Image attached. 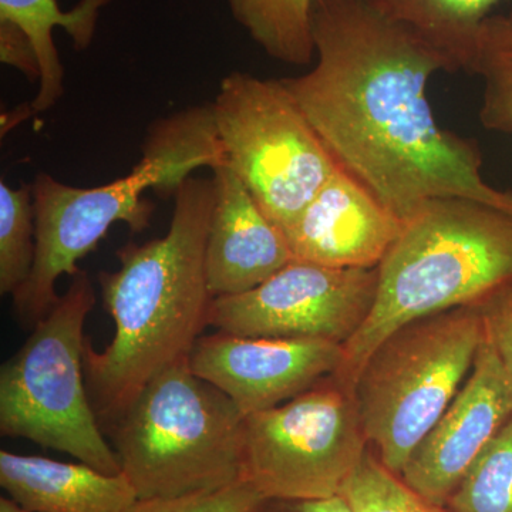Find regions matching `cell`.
<instances>
[{
    "label": "cell",
    "mask_w": 512,
    "mask_h": 512,
    "mask_svg": "<svg viewBox=\"0 0 512 512\" xmlns=\"http://www.w3.org/2000/svg\"><path fill=\"white\" fill-rule=\"evenodd\" d=\"M312 37L313 69L281 82L339 170L403 222L436 198L512 217V191L485 181L476 141L434 119L427 84L446 66L433 49L366 0H315Z\"/></svg>",
    "instance_id": "cell-1"
},
{
    "label": "cell",
    "mask_w": 512,
    "mask_h": 512,
    "mask_svg": "<svg viewBox=\"0 0 512 512\" xmlns=\"http://www.w3.org/2000/svg\"><path fill=\"white\" fill-rule=\"evenodd\" d=\"M170 229L117 251L120 268L101 272L104 305L116 326L107 348L84 346V376L97 419L114 423L163 370L188 359L208 326L207 241L214 180L190 177L175 192Z\"/></svg>",
    "instance_id": "cell-2"
},
{
    "label": "cell",
    "mask_w": 512,
    "mask_h": 512,
    "mask_svg": "<svg viewBox=\"0 0 512 512\" xmlns=\"http://www.w3.org/2000/svg\"><path fill=\"white\" fill-rule=\"evenodd\" d=\"M227 165L211 104L158 120L143 144V157L126 177L94 188L70 187L46 173L32 185L36 255L28 281L13 293L16 316L32 330L59 299L57 279L79 272L80 259L97 247L111 225L148 227L153 205L147 190L177 192L201 167Z\"/></svg>",
    "instance_id": "cell-3"
},
{
    "label": "cell",
    "mask_w": 512,
    "mask_h": 512,
    "mask_svg": "<svg viewBox=\"0 0 512 512\" xmlns=\"http://www.w3.org/2000/svg\"><path fill=\"white\" fill-rule=\"evenodd\" d=\"M512 282V217L467 198L424 202L379 265L369 318L333 379L352 389L373 350L406 323L478 305Z\"/></svg>",
    "instance_id": "cell-4"
},
{
    "label": "cell",
    "mask_w": 512,
    "mask_h": 512,
    "mask_svg": "<svg viewBox=\"0 0 512 512\" xmlns=\"http://www.w3.org/2000/svg\"><path fill=\"white\" fill-rule=\"evenodd\" d=\"M245 416L188 359L163 370L111 424L138 500L211 493L245 480Z\"/></svg>",
    "instance_id": "cell-5"
},
{
    "label": "cell",
    "mask_w": 512,
    "mask_h": 512,
    "mask_svg": "<svg viewBox=\"0 0 512 512\" xmlns=\"http://www.w3.org/2000/svg\"><path fill=\"white\" fill-rule=\"evenodd\" d=\"M483 340L477 306H461L394 330L360 369L352 390L363 431L394 474L460 392Z\"/></svg>",
    "instance_id": "cell-6"
},
{
    "label": "cell",
    "mask_w": 512,
    "mask_h": 512,
    "mask_svg": "<svg viewBox=\"0 0 512 512\" xmlns=\"http://www.w3.org/2000/svg\"><path fill=\"white\" fill-rule=\"evenodd\" d=\"M96 303L79 269L29 339L0 369V431L79 458L101 473L121 471L104 437L84 376V325Z\"/></svg>",
    "instance_id": "cell-7"
},
{
    "label": "cell",
    "mask_w": 512,
    "mask_h": 512,
    "mask_svg": "<svg viewBox=\"0 0 512 512\" xmlns=\"http://www.w3.org/2000/svg\"><path fill=\"white\" fill-rule=\"evenodd\" d=\"M211 106L228 167L288 231L338 170L325 144L281 79L232 72Z\"/></svg>",
    "instance_id": "cell-8"
},
{
    "label": "cell",
    "mask_w": 512,
    "mask_h": 512,
    "mask_svg": "<svg viewBox=\"0 0 512 512\" xmlns=\"http://www.w3.org/2000/svg\"><path fill=\"white\" fill-rule=\"evenodd\" d=\"M245 480L266 501L340 493L366 454L355 394L332 376L274 409L245 416Z\"/></svg>",
    "instance_id": "cell-9"
},
{
    "label": "cell",
    "mask_w": 512,
    "mask_h": 512,
    "mask_svg": "<svg viewBox=\"0 0 512 512\" xmlns=\"http://www.w3.org/2000/svg\"><path fill=\"white\" fill-rule=\"evenodd\" d=\"M377 285L379 266L339 269L292 259L251 291L212 299L208 326L249 338L345 346L369 318Z\"/></svg>",
    "instance_id": "cell-10"
},
{
    "label": "cell",
    "mask_w": 512,
    "mask_h": 512,
    "mask_svg": "<svg viewBox=\"0 0 512 512\" xmlns=\"http://www.w3.org/2000/svg\"><path fill=\"white\" fill-rule=\"evenodd\" d=\"M343 359L345 346L328 340L249 338L217 330L197 340L188 363L248 416L312 389L335 375Z\"/></svg>",
    "instance_id": "cell-11"
},
{
    "label": "cell",
    "mask_w": 512,
    "mask_h": 512,
    "mask_svg": "<svg viewBox=\"0 0 512 512\" xmlns=\"http://www.w3.org/2000/svg\"><path fill=\"white\" fill-rule=\"evenodd\" d=\"M512 417V377L484 338L460 392L400 477L436 507L448 504L478 454Z\"/></svg>",
    "instance_id": "cell-12"
},
{
    "label": "cell",
    "mask_w": 512,
    "mask_h": 512,
    "mask_svg": "<svg viewBox=\"0 0 512 512\" xmlns=\"http://www.w3.org/2000/svg\"><path fill=\"white\" fill-rule=\"evenodd\" d=\"M403 224L338 168L285 235L298 261L373 269L382 264Z\"/></svg>",
    "instance_id": "cell-13"
},
{
    "label": "cell",
    "mask_w": 512,
    "mask_h": 512,
    "mask_svg": "<svg viewBox=\"0 0 512 512\" xmlns=\"http://www.w3.org/2000/svg\"><path fill=\"white\" fill-rule=\"evenodd\" d=\"M214 208L207 241L208 288L214 298L251 291L292 261L288 239L228 165L214 168Z\"/></svg>",
    "instance_id": "cell-14"
},
{
    "label": "cell",
    "mask_w": 512,
    "mask_h": 512,
    "mask_svg": "<svg viewBox=\"0 0 512 512\" xmlns=\"http://www.w3.org/2000/svg\"><path fill=\"white\" fill-rule=\"evenodd\" d=\"M0 484L29 512H134L140 501L124 473L6 450L0 451Z\"/></svg>",
    "instance_id": "cell-15"
},
{
    "label": "cell",
    "mask_w": 512,
    "mask_h": 512,
    "mask_svg": "<svg viewBox=\"0 0 512 512\" xmlns=\"http://www.w3.org/2000/svg\"><path fill=\"white\" fill-rule=\"evenodd\" d=\"M110 0H80L76 8L63 12L57 0H0V22L22 30L32 43L39 63V90L28 106L29 116L45 113L63 96L64 72L53 42V28L60 26L72 37L77 50L92 45L101 9Z\"/></svg>",
    "instance_id": "cell-16"
},
{
    "label": "cell",
    "mask_w": 512,
    "mask_h": 512,
    "mask_svg": "<svg viewBox=\"0 0 512 512\" xmlns=\"http://www.w3.org/2000/svg\"><path fill=\"white\" fill-rule=\"evenodd\" d=\"M387 19L410 30L443 59L447 73L467 72L474 40L485 19L508 0H366ZM512 2V0H510Z\"/></svg>",
    "instance_id": "cell-17"
},
{
    "label": "cell",
    "mask_w": 512,
    "mask_h": 512,
    "mask_svg": "<svg viewBox=\"0 0 512 512\" xmlns=\"http://www.w3.org/2000/svg\"><path fill=\"white\" fill-rule=\"evenodd\" d=\"M315 0H228L232 16L262 50L295 66L315 56L312 8Z\"/></svg>",
    "instance_id": "cell-18"
},
{
    "label": "cell",
    "mask_w": 512,
    "mask_h": 512,
    "mask_svg": "<svg viewBox=\"0 0 512 512\" xmlns=\"http://www.w3.org/2000/svg\"><path fill=\"white\" fill-rule=\"evenodd\" d=\"M467 72L483 83L481 126L512 134V2L504 12L491 13L478 29Z\"/></svg>",
    "instance_id": "cell-19"
},
{
    "label": "cell",
    "mask_w": 512,
    "mask_h": 512,
    "mask_svg": "<svg viewBox=\"0 0 512 512\" xmlns=\"http://www.w3.org/2000/svg\"><path fill=\"white\" fill-rule=\"evenodd\" d=\"M448 505L453 512H512V417L478 454Z\"/></svg>",
    "instance_id": "cell-20"
},
{
    "label": "cell",
    "mask_w": 512,
    "mask_h": 512,
    "mask_svg": "<svg viewBox=\"0 0 512 512\" xmlns=\"http://www.w3.org/2000/svg\"><path fill=\"white\" fill-rule=\"evenodd\" d=\"M36 255L32 185L0 183V293L13 295L28 281Z\"/></svg>",
    "instance_id": "cell-21"
},
{
    "label": "cell",
    "mask_w": 512,
    "mask_h": 512,
    "mask_svg": "<svg viewBox=\"0 0 512 512\" xmlns=\"http://www.w3.org/2000/svg\"><path fill=\"white\" fill-rule=\"evenodd\" d=\"M396 476L366 451L339 494L355 512H444Z\"/></svg>",
    "instance_id": "cell-22"
},
{
    "label": "cell",
    "mask_w": 512,
    "mask_h": 512,
    "mask_svg": "<svg viewBox=\"0 0 512 512\" xmlns=\"http://www.w3.org/2000/svg\"><path fill=\"white\" fill-rule=\"evenodd\" d=\"M266 498L247 480L211 493L138 501L134 512H256Z\"/></svg>",
    "instance_id": "cell-23"
},
{
    "label": "cell",
    "mask_w": 512,
    "mask_h": 512,
    "mask_svg": "<svg viewBox=\"0 0 512 512\" xmlns=\"http://www.w3.org/2000/svg\"><path fill=\"white\" fill-rule=\"evenodd\" d=\"M476 306L483 319L484 338L512 377V282Z\"/></svg>",
    "instance_id": "cell-24"
},
{
    "label": "cell",
    "mask_w": 512,
    "mask_h": 512,
    "mask_svg": "<svg viewBox=\"0 0 512 512\" xmlns=\"http://www.w3.org/2000/svg\"><path fill=\"white\" fill-rule=\"evenodd\" d=\"M0 59L20 70L32 83H39L40 70L32 43L22 30L8 22H0Z\"/></svg>",
    "instance_id": "cell-25"
},
{
    "label": "cell",
    "mask_w": 512,
    "mask_h": 512,
    "mask_svg": "<svg viewBox=\"0 0 512 512\" xmlns=\"http://www.w3.org/2000/svg\"><path fill=\"white\" fill-rule=\"evenodd\" d=\"M299 512H355L343 495L319 498V500L301 501L298 504Z\"/></svg>",
    "instance_id": "cell-26"
},
{
    "label": "cell",
    "mask_w": 512,
    "mask_h": 512,
    "mask_svg": "<svg viewBox=\"0 0 512 512\" xmlns=\"http://www.w3.org/2000/svg\"><path fill=\"white\" fill-rule=\"evenodd\" d=\"M0 512H29L23 510L12 498H0Z\"/></svg>",
    "instance_id": "cell-27"
}]
</instances>
